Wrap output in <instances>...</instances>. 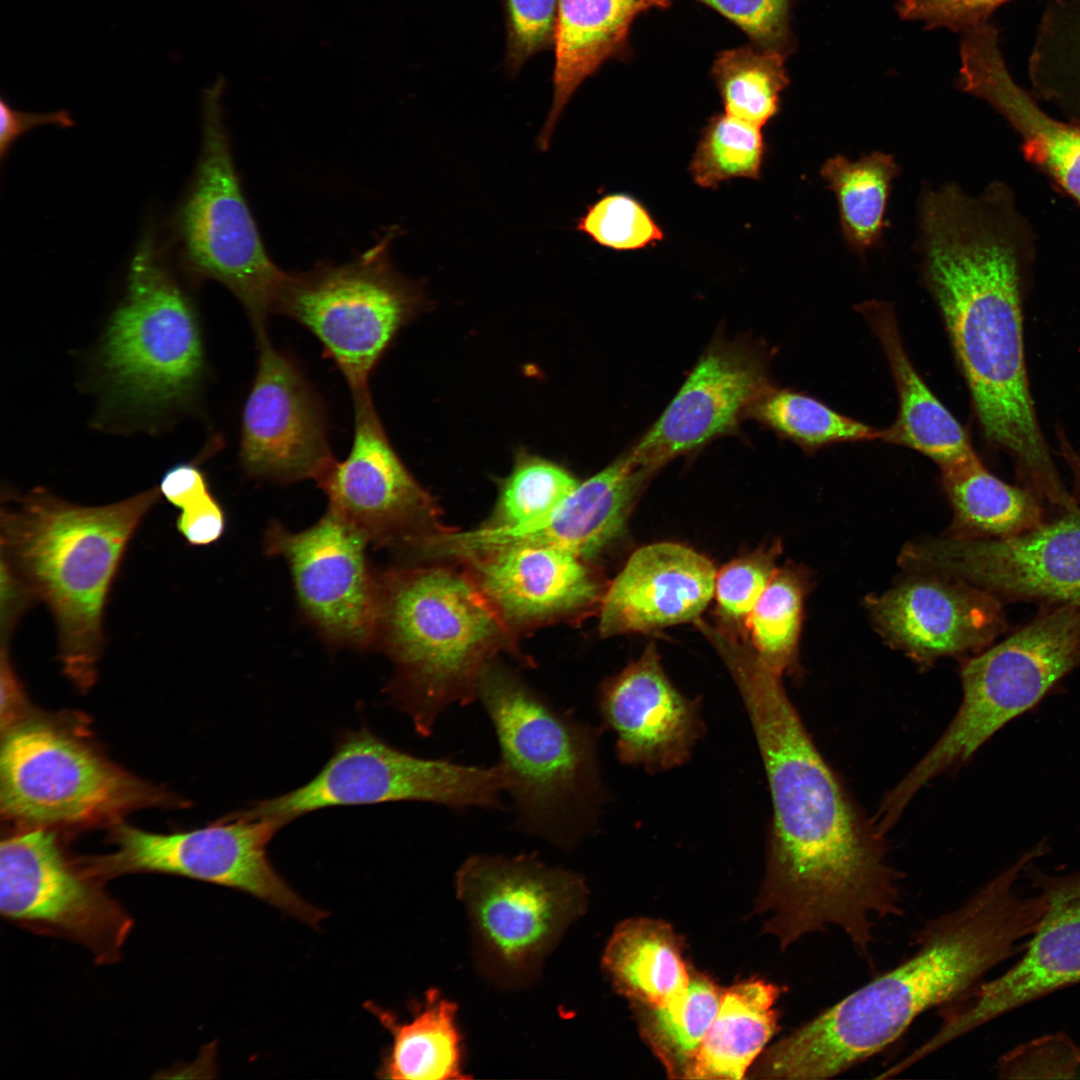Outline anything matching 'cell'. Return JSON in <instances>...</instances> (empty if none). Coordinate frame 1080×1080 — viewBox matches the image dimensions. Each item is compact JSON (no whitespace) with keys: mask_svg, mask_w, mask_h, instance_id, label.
<instances>
[{"mask_svg":"<svg viewBox=\"0 0 1080 1080\" xmlns=\"http://www.w3.org/2000/svg\"><path fill=\"white\" fill-rule=\"evenodd\" d=\"M480 973L503 989L533 983L544 960L588 904L579 873L533 854H478L455 877Z\"/></svg>","mask_w":1080,"mask_h":1080,"instance_id":"9c48e42d","label":"cell"},{"mask_svg":"<svg viewBox=\"0 0 1080 1080\" xmlns=\"http://www.w3.org/2000/svg\"><path fill=\"white\" fill-rule=\"evenodd\" d=\"M899 172L894 158L880 151L857 161L836 155L821 168L827 188L837 198L842 235L859 257L880 244L889 226L885 211L891 183Z\"/></svg>","mask_w":1080,"mask_h":1080,"instance_id":"e575fe53","label":"cell"},{"mask_svg":"<svg viewBox=\"0 0 1080 1080\" xmlns=\"http://www.w3.org/2000/svg\"><path fill=\"white\" fill-rule=\"evenodd\" d=\"M100 356L111 396L136 409L184 403L200 380L204 359L196 313L151 233L132 257L126 294Z\"/></svg>","mask_w":1080,"mask_h":1080,"instance_id":"8fae6325","label":"cell"},{"mask_svg":"<svg viewBox=\"0 0 1080 1080\" xmlns=\"http://www.w3.org/2000/svg\"><path fill=\"white\" fill-rule=\"evenodd\" d=\"M374 648L391 660L385 692L418 735L429 737L451 705L477 698L491 658L506 647V626L472 577L452 569L377 570Z\"/></svg>","mask_w":1080,"mask_h":1080,"instance_id":"5b68a950","label":"cell"},{"mask_svg":"<svg viewBox=\"0 0 1080 1080\" xmlns=\"http://www.w3.org/2000/svg\"><path fill=\"white\" fill-rule=\"evenodd\" d=\"M1000 1079H1080V1045L1067 1033L1045 1034L999 1057Z\"/></svg>","mask_w":1080,"mask_h":1080,"instance_id":"ee69618b","label":"cell"},{"mask_svg":"<svg viewBox=\"0 0 1080 1080\" xmlns=\"http://www.w3.org/2000/svg\"><path fill=\"white\" fill-rule=\"evenodd\" d=\"M601 968L631 1006H658L689 984L692 970L679 935L667 922L633 917L620 922L604 948Z\"/></svg>","mask_w":1080,"mask_h":1080,"instance_id":"f546056e","label":"cell"},{"mask_svg":"<svg viewBox=\"0 0 1080 1080\" xmlns=\"http://www.w3.org/2000/svg\"><path fill=\"white\" fill-rule=\"evenodd\" d=\"M367 1009L390 1032L392 1045L382 1059L378 1076L393 1080L464 1079L463 1043L457 1025V1005L435 989L414 1007L411 1020L399 1021L372 1002Z\"/></svg>","mask_w":1080,"mask_h":1080,"instance_id":"1f68e13d","label":"cell"},{"mask_svg":"<svg viewBox=\"0 0 1080 1080\" xmlns=\"http://www.w3.org/2000/svg\"><path fill=\"white\" fill-rule=\"evenodd\" d=\"M34 601L23 582L1 560V640H10L19 618Z\"/></svg>","mask_w":1080,"mask_h":1080,"instance_id":"816d5d0a","label":"cell"},{"mask_svg":"<svg viewBox=\"0 0 1080 1080\" xmlns=\"http://www.w3.org/2000/svg\"><path fill=\"white\" fill-rule=\"evenodd\" d=\"M576 229L597 244L617 251L643 249L664 238L663 231L635 198L607 194L587 207Z\"/></svg>","mask_w":1080,"mask_h":1080,"instance_id":"7bdbcfd3","label":"cell"},{"mask_svg":"<svg viewBox=\"0 0 1080 1080\" xmlns=\"http://www.w3.org/2000/svg\"><path fill=\"white\" fill-rule=\"evenodd\" d=\"M941 470L953 510L950 537L1006 538L1045 522L1044 502L1032 490L999 479L977 455Z\"/></svg>","mask_w":1080,"mask_h":1080,"instance_id":"d6a6232c","label":"cell"},{"mask_svg":"<svg viewBox=\"0 0 1080 1080\" xmlns=\"http://www.w3.org/2000/svg\"><path fill=\"white\" fill-rule=\"evenodd\" d=\"M0 806L28 827L118 824L141 808L180 800L107 759L64 722L20 713L2 728Z\"/></svg>","mask_w":1080,"mask_h":1080,"instance_id":"ba28073f","label":"cell"},{"mask_svg":"<svg viewBox=\"0 0 1080 1080\" xmlns=\"http://www.w3.org/2000/svg\"><path fill=\"white\" fill-rule=\"evenodd\" d=\"M782 992V987L763 979L722 990L687 1079L745 1077L778 1030L776 1003Z\"/></svg>","mask_w":1080,"mask_h":1080,"instance_id":"4dcf8cb0","label":"cell"},{"mask_svg":"<svg viewBox=\"0 0 1080 1080\" xmlns=\"http://www.w3.org/2000/svg\"><path fill=\"white\" fill-rule=\"evenodd\" d=\"M737 25L754 45L784 55L792 48L791 0H696Z\"/></svg>","mask_w":1080,"mask_h":1080,"instance_id":"bcb514c9","label":"cell"},{"mask_svg":"<svg viewBox=\"0 0 1080 1080\" xmlns=\"http://www.w3.org/2000/svg\"><path fill=\"white\" fill-rule=\"evenodd\" d=\"M1035 845L961 906L925 923L915 952L765 1049L750 1077L819 1080L838 1076L898 1040L925 1011L962 1000L994 967L1023 951L1046 909L1042 894L1017 890Z\"/></svg>","mask_w":1080,"mask_h":1080,"instance_id":"3957f363","label":"cell"},{"mask_svg":"<svg viewBox=\"0 0 1080 1080\" xmlns=\"http://www.w3.org/2000/svg\"><path fill=\"white\" fill-rule=\"evenodd\" d=\"M716 570L679 543L645 545L629 557L600 601L603 637L695 622L714 596Z\"/></svg>","mask_w":1080,"mask_h":1080,"instance_id":"4316f807","label":"cell"},{"mask_svg":"<svg viewBox=\"0 0 1080 1080\" xmlns=\"http://www.w3.org/2000/svg\"><path fill=\"white\" fill-rule=\"evenodd\" d=\"M464 558L506 627H533L576 615L600 603L604 593L585 560L560 548L512 545Z\"/></svg>","mask_w":1080,"mask_h":1080,"instance_id":"484cf974","label":"cell"},{"mask_svg":"<svg viewBox=\"0 0 1080 1080\" xmlns=\"http://www.w3.org/2000/svg\"><path fill=\"white\" fill-rule=\"evenodd\" d=\"M1035 73L1042 100L1080 125V0H1053L1041 21Z\"/></svg>","mask_w":1080,"mask_h":1080,"instance_id":"f35d334b","label":"cell"},{"mask_svg":"<svg viewBox=\"0 0 1080 1080\" xmlns=\"http://www.w3.org/2000/svg\"><path fill=\"white\" fill-rule=\"evenodd\" d=\"M506 65L517 72L533 54L554 47L560 0H502Z\"/></svg>","mask_w":1080,"mask_h":1080,"instance_id":"f6af8a7d","label":"cell"},{"mask_svg":"<svg viewBox=\"0 0 1080 1080\" xmlns=\"http://www.w3.org/2000/svg\"><path fill=\"white\" fill-rule=\"evenodd\" d=\"M160 495L150 488L83 506L37 488L2 501L1 560L48 608L63 672L80 690L97 678L109 593L131 538Z\"/></svg>","mask_w":1080,"mask_h":1080,"instance_id":"277c9868","label":"cell"},{"mask_svg":"<svg viewBox=\"0 0 1080 1080\" xmlns=\"http://www.w3.org/2000/svg\"><path fill=\"white\" fill-rule=\"evenodd\" d=\"M922 272L942 314L986 438L1013 459L1022 486L1071 511L1040 428L1025 363L1022 296L1036 235L1011 188L976 197L956 184L926 190L919 207Z\"/></svg>","mask_w":1080,"mask_h":1080,"instance_id":"7a4b0ae2","label":"cell"},{"mask_svg":"<svg viewBox=\"0 0 1080 1080\" xmlns=\"http://www.w3.org/2000/svg\"><path fill=\"white\" fill-rule=\"evenodd\" d=\"M670 0H560L555 36L553 99L537 145L547 151L555 126L570 98L586 78L610 59L628 55L634 19Z\"/></svg>","mask_w":1080,"mask_h":1080,"instance_id":"83f0119b","label":"cell"},{"mask_svg":"<svg viewBox=\"0 0 1080 1080\" xmlns=\"http://www.w3.org/2000/svg\"><path fill=\"white\" fill-rule=\"evenodd\" d=\"M866 606L893 648L928 667L948 656L978 653L1009 629L1002 602L960 580L913 573Z\"/></svg>","mask_w":1080,"mask_h":1080,"instance_id":"603a6c76","label":"cell"},{"mask_svg":"<svg viewBox=\"0 0 1080 1080\" xmlns=\"http://www.w3.org/2000/svg\"><path fill=\"white\" fill-rule=\"evenodd\" d=\"M579 483L559 465L537 457H521L503 482L493 519L487 526H516L541 518Z\"/></svg>","mask_w":1080,"mask_h":1080,"instance_id":"60d3db41","label":"cell"},{"mask_svg":"<svg viewBox=\"0 0 1080 1080\" xmlns=\"http://www.w3.org/2000/svg\"><path fill=\"white\" fill-rule=\"evenodd\" d=\"M265 552L288 564L299 609L332 647L374 648L378 619L377 570L367 541L329 510L311 527L291 531L272 522Z\"/></svg>","mask_w":1080,"mask_h":1080,"instance_id":"e0dca14e","label":"cell"},{"mask_svg":"<svg viewBox=\"0 0 1080 1080\" xmlns=\"http://www.w3.org/2000/svg\"><path fill=\"white\" fill-rule=\"evenodd\" d=\"M398 235L392 226L348 262L287 272L275 301L273 312L318 338L352 393L369 390L372 370L419 300L415 286L392 265L391 245Z\"/></svg>","mask_w":1080,"mask_h":1080,"instance_id":"7c38bea8","label":"cell"},{"mask_svg":"<svg viewBox=\"0 0 1080 1080\" xmlns=\"http://www.w3.org/2000/svg\"><path fill=\"white\" fill-rule=\"evenodd\" d=\"M807 574L789 565L778 568L747 622L748 642L757 658L783 676L798 669Z\"/></svg>","mask_w":1080,"mask_h":1080,"instance_id":"8d00e7d4","label":"cell"},{"mask_svg":"<svg viewBox=\"0 0 1080 1080\" xmlns=\"http://www.w3.org/2000/svg\"><path fill=\"white\" fill-rule=\"evenodd\" d=\"M770 351L759 340L717 335L657 420L627 451L654 472L712 441L738 432L773 384Z\"/></svg>","mask_w":1080,"mask_h":1080,"instance_id":"ffe728a7","label":"cell"},{"mask_svg":"<svg viewBox=\"0 0 1080 1080\" xmlns=\"http://www.w3.org/2000/svg\"><path fill=\"white\" fill-rule=\"evenodd\" d=\"M104 883L48 828L30 827L1 842V914L25 929L80 944L98 964H112L121 958L133 919Z\"/></svg>","mask_w":1080,"mask_h":1080,"instance_id":"9a60e30c","label":"cell"},{"mask_svg":"<svg viewBox=\"0 0 1080 1080\" xmlns=\"http://www.w3.org/2000/svg\"><path fill=\"white\" fill-rule=\"evenodd\" d=\"M0 158L4 161L13 143L27 131L46 124L69 128L74 121L66 110L52 113H28L14 109L1 98L0 101Z\"/></svg>","mask_w":1080,"mask_h":1080,"instance_id":"681fc988","label":"cell"},{"mask_svg":"<svg viewBox=\"0 0 1080 1080\" xmlns=\"http://www.w3.org/2000/svg\"><path fill=\"white\" fill-rule=\"evenodd\" d=\"M655 473L627 451L584 482L555 509L534 521L508 527L431 534L423 552L466 556L512 545L551 546L584 560L600 553L621 533L642 490Z\"/></svg>","mask_w":1080,"mask_h":1080,"instance_id":"7402d4cb","label":"cell"},{"mask_svg":"<svg viewBox=\"0 0 1080 1080\" xmlns=\"http://www.w3.org/2000/svg\"><path fill=\"white\" fill-rule=\"evenodd\" d=\"M597 706L617 758L651 773L686 763L704 732L699 701L674 686L654 643L601 684Z\"/></svg>","mask_w":1080,"mask_h":1080,"instance_id":"cb8c5ba5","label":"cell"},{"mask_svg":"<svg viewBox=\"0 0 1080 1080\" xmlns=\"http://www.w3.org/2000/svg\"><path fill=\"white\" fill-rule=\"evenodd\" d=\"M256 333L259 357L243 409L241 465L260 480H316L334 459L320 401L265 329Z\"/></svg>","mask_w":1080,"mask_h":1080,"instance_id":"44dd1931","label":"cell"},{"mask_svg":"<svg viewBox=\"0 0 1080 1080\" xmlns=\"http://www.w3.org/2000/svg\"><path fill=\"white\" fill-rule=\"evenodd\" d=\"M780 554V544L774 543L733 559L716 573L715 626L719 630L748 641L749 616L778 570Z\"/></svg>","mask_w":1080,"mask_h":1080,"instance_id":"b9f144b4","label":"cell"},{"mask_svg":"<svg viewBox=\"0 0 1080 1080\" xmlns=\"http://www.w3.org/2000/svg\"><path fill=\"white\" fill-rule=\"evenodd\" d=\"M477 698L498 741L513 828L573 848L593 831L605 802L597 757L601 729L559 710L501 665L484 669Z\"/></svg>","mask_w":1080,"mask_h":1080,"instance_id":"8992f818","label":"cell"},{"mask_svg":"<svg viewBox=\"0 0 1080 1080\" xmlns=\"http://www.w3.org/2000/svg\"><path fill=\"white\" fill-rule=\"evenodd\" d=\"M1032 860L1022 877L1042 894L1044 915L1022 956L1000 976L939 1008L936 1032L914 1050L921 1060L958 1038L1022 1006L1080 983V869L1046 873Z\"/></svg>","mask_w":1080,"mask_h":1080,"instance_id":"ac0fdd59","label":"cell"},{"mask_svg":"<svg viewBox=\"0 0 1080 1080\" xmlns=\"http://www.w3.org/2000/svg\"><path fill=\"white\" fill-rule=\"evenodd\" d=\"M722 990L692 970L688 986L658 1006H633L639 1033L669 1078L687 1079L716 1014Z\"/></svg>","mask_w":1080,"mask_h":1080,"instance_id":"836d02e7","label":"cell"},{"mask_svg":"<svg viewBox=\"0 0 1080 1080\" xmlns=\"http://www.w3.org/2000/svg\"><path fill=\"white\" fill-rule=\"evenodd\" d=\"M881 342L899 398L896 421L883 430L886 442L916 450L940 468L974 456L963 426L932 393L912 365L902 344L892 307L881 301L857 306Z\"/></svg>","mask_w":1080,"mask_h":1080,"instance_id":"f1b7e54d","label":"cell"},{"mask_svg":"<svg viewBox=\"0 0 1080 1080\" xmlns=\"http://www.w3.org/2000/svg\"><path fill=\"white\" fill-rule=\"evenodd\" d=\"M785 56L756 45L721 52L712 77L725 113L761 128L773 118L789 84Z\"/></svg>","mask_w":1080,"mask_h":1080,"instance_id":"74e56055","label":"cell"},{"mask_svg":"<svg viewBox=\"0 0 1080 1080\" xmlns=\"http://www.w3.org/2000/svg\"><path fill=\"white\" fill-rule=\"evenodd\" d=\"M1060 453L1070 469L1074 482V497L1080 504V454L1074 449L1062 432L1058 433Z\"/></svg>","mask_w":1080,"mask_h":1080,"instance_id":"f5cc1de1","label":"cell"},{"mask_svg":"<svg viewBox=\"0 0 1080 1080\" xmlns=\"http://www.w3.org/2000/svg\"><path fill=\"white\" fill-rule=\"evenodd\" d=\"M1012 0H899L902 19L922 21L927 28L946 27L964 33L990 20L994 11Z\"/></svg>","mask_w":1080,"mask_h":1080,"instance_id":"7dc6e473","label":"cell"},{"mask_svg":"<svg viewBox=\"0 0 1080 1080\" xmlns=\"http://www.w3.org/2000/svg\"><path fill=\"white\" fill-rule=\"evenodd\" d=\"M225 527V512L212 493L182 508L176 518L178 532L193 546L216 542L223 535Z\"/></svg>","mask_w":1080,"mask_h":1080,"instance_id":"c3c4849f","label":"cell"},{"mask_svg":"<svg viewBox=\"0 0 1080 1080\" xmlns=\"http://www.w3.org/2000/svg\"><path fill=\"white\" fill-rule=\"evenodd\" d=\"M764 151L761 127L717 114L706 124L689 170L703 188H716L734 178L758 179Z\"/></svg>","mask_w":1080,"mask_h":1080,"instance_id":"ab89813d","label":"cell"},{"mask_svg":"<svg viewBox=\"0 0 1080 1080\" xmlns=\"http://www.w3.org/2000/svg\"><path fill=\"white\" fill-rule=\"evenodd\" d=\"M503 791L498 763L483 767L419 757L361 727L337 736L333 754L309 782L243 811L286 825L323 808L400 801L430 802L456 811L500 809Z\"/></svg>","mask_w":1080,"mask_h":1080,"instance_id":"4fadbf2b","label":"cell"},{"mask_svg":"<svg viewBox=\"0 0 1080 1080\" xmlns=\"http://www.w3.org/2000/svg\"><path fill=\"white\" fill-rule=\"evenodd\" d=\"M223 80L205 90L202 144L172 221L178 259L194 280H214L265 328L287 272L268 255L244 196L224 120Z\"/></svg>","mask_w":1080,"mask_h":1080,"instance_id":"30bf717a","label":"cell"},{"mask_svg":"<svg viewBox=\"0 0 1080 1080\" xmlns=\"http://www.w3.org/2000/svg\"><path fill=\"white\" fill-rule=\"evenodd\" d=\"M766 772L772 821L754 912L782 950L841 930L870 956L876 919L903 914L885 834L815 746L782 684L754 657L731 668Z\"/></svg>","mask_w":1080,"mask_h":1080,"instance_id":"6da1fadb","label":"cell"},{"mask_svg":"<svg viewBox=\"0 0 1080 1080\" xmlns=\"http://www.w3.org/2000/svg\"><path fill=\"white\" fill-rule=\"evenodd\" d=\"M899 562L911 573L960 580L1001 602L1080 604V513L1006 538L919 540L905 545Z\"/></svg>","mask_w":1080,"mask_h":1080,"instance_id":"2e32d148","label":"cell"},{"mask_svg":"<svg viewBox=\"0 0 1080 1080\" xmlns=\"http://www.w3.org/2000/svg\"><path fill=\"white\" fill-rule=\"evenodd\" d=\"M353 444L315 480L328 509L375 548L419 549L436 532L431 497L404 466L385 434L369 390L352 393Z\"/></svg>","mask_w":1080,"mask_h":1080,"instance_id":"d6986e66","label":"cell"},{"mask_svg":"<svg viewBox=\"0 0 1080 1080\" xmlns=\"http://www.w3.org/2000/svg\"><path fill=\"white\" fill-rule=\"evenodd\" d=\"M747 417L806 451L835 443L882 440L884 434L816 398L774 384L753 404Z\"/></svg>","mask_w":1080,"mask_h":1080,"instance_id":"d590c367","label":"cell"},{"mask_svg":"<svg viewBox=\"0 0 1080 1080\" xmlns=\"http://www.w3.org/2000/svg\"><path fill=\"white\" fill-rule=\"evenodd\" d=\"M159 491L180 510L211 493L205 474L191 463H180L166 471L161 478Z\"/></svg>","mask_w":1080,"mask_h":1080,"instance_id":"f907efd6","label":"cell"},{"mask_svg":"<svg viewBox=\"0 0 1080 1080\" xmlns=\"http://www.w3.org/2000/svg\"><path fill=\"white\" fill-rule=\"evenodd\" d=\"M958 87L989 104L1017 134L1025 159L1080 206V125L1060 120L1012 76L997 26L963 33Z\"/></svg>","mask_w":1080,"mask_h":1080,"instance_id":"d4e9b609","label":"cell"},{"mask_svg":"<svg viewBox=\"0 0 1080 1080\" xmlns=\"http://www.w3.org/2000/svg\"><path fill=\"white\" fill-rule=\"evenodd\" d=\"M285 823L243 810L201 828L169 834L118 823L112 852L82 857L87 871L105 882L132 873H161L204 881L256 897L317 926L326 911L300 897L271 864L267 846Z\"/></svg>","mask_w":1080,"mask_h":1080,"instance_id":"5bb4252c","label":"cell"},{"mask_svg":"<svg viewBox=\"0 0 1080 1080\" xmlns=\"http://www.w3.org/2000/svg\"><path fill=\"white\" fill-rule=\"evenodd\" d=\"M1080 668V604L1041 605L1003 641L966 658L962 700L944 733L889 791L904 810L931 780L966 764L999 730L1033 710Z\"/></svg>","mask_w":1080,"mask_h":1080,"instance_id":"52a82bcc","label":"cell"}]
</instances>
